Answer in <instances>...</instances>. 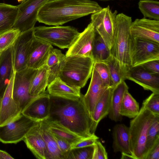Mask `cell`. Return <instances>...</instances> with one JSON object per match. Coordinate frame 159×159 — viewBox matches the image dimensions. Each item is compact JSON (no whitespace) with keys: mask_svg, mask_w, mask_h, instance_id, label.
<instances>
[{"mask_svg":"<svg viewBox=\"0 0 159 159\" xmlns=\"http://www.w3.org/2000/svg\"><path fill=\"white\" fill-rule=\"evenodd\" d=\"M134 38H139L159 43V20L146 18L136 19L130 27Z\"/></svg>","mask_w":159,"mask_h":159,"instance_id":"obj_16","label":"cell"},{"mask_svg":"<svg viewBox=\"0 0 159 159\" xmlns=\"http://www.w3.org/2000/svg\"><path fill=\"white\" fill-rule=\"evenodd\" d=\"M134 39L132 67L139 66L148 61L159 60V43L139 38Z\"/></svg>","mask_w":159,"mask_h":159,"instance_id":"obj_12","label":"cell"},{"mask_svg":"<svg viewBox=\"0 0 159 159\" xmlns=\"http://www.w3.org/2000/svg\"><path fill=\"white\" fill-rule=\"evenodd\" d=\"M83 95L77 100L50 96V115L47 119L58 122L81 137H91L95 134L92 131V119Z\"/></svg>","mask_w":159,"mask_h":159,"instance_id":"obj_1","label":"cell"},{"mask_svg":"<svg viewBox=\"0 0 159 159\" xmlns=\"http://www.w3.org/2000/svg\"><path fill=\"white\" fill-rule=\"evenodd\" d=\"M104 62L108 67L114 88L126 80V71L119 61L111 55Z\"/></svg>","mask_w":159,"mask_h":159,"instance_id":"obj_30","label":"cell"},{"mask_svg":"<svg viewBox=\"0 0 159 159\" xmlns=\"http://www.w3.org/2000/svg\"><path fill=\"white\" fill-rule=\"evenodd\" d=\"M94 62L89 57L66 56L61 64L58 77L67 84L80 89L91 76Z\"/></svg>","mask_w":159,"mask_h":159,"instance_id":"obj_4","label":"cell"},{"mask_svg":"<svg viewBox=\"0 0 159 159\" xmlns=\"http://www.w3.org/2000/svg\"><path fill=\"white\" fill-rule=\"evenodd\" d=\"M52 48L51 44L34 37L30 51L27 67L37 70L43 66Z\"/></svg>","mask_w":159,"mask_h":159,"instance_id":"obj_19","label":"cell"},{"mask_svg":"<svg viewBox=\"0 0 159 159\" xmlns=\"http://www.w3.org/2000/svg\"><path fill=\"white\" fill-rule=\"evenodd\" d=\"M66 55L60 50L52 48L50 51L45 65L48 68L60 65L64 60Z\"/></svg>","mask_w":159,"mask_h":159,"instance_id":"obj_38","label":"cell"},{"mask_svg":"<svg viewBox=\"0 0 159 159\" xmlns=\"http://www.w3.org/2000/svg\"><path fill=\"white\" fill-rule=\"evenodd\" d=\"M49 68L46 65L38 69L30 83V94L36 97L45 92L48 84Z\"/></svg>","mask_w":159,"mask_h":159,"instance_id":"obj_27","label":"cell"},{"mask_svg":"<svg viewBox=\"0 0 159 159\" xmlns=\"http://www.w3.org/2000/svg\"><path fill=\"white\" fill-rule=\"evenodd\" d=\"M25 0H17L18 2H22Z\"/></svg>","mask_w":159,"mask_h":159,"instance_id":"obj_48","label":"cell"},{"mask_svg":"<svg viewBox=\"0 0 159 159\" xmlns=\"http://www.w3.org/2000/svg\"><path fill=\"white\" fill-rule=\"evenodd\" d=\"M44 120L52 133L64 139L71 145L86 138L74 133L56 121L48 119Z\"/></svg>","mask_w":159,"mask_h":159,"instance_id":"obj_29","label":"cell"},{"mask_svg":"<svg viewBox=\"0 0 159 159\" xmlns=\"http://www.w3.org/2000/svg\"><path fill=\"white\" fill-rule=\"evenodd\" d=\"M126 79L134 82L144 90L159 94V74L150 72L138 66L132 67L127 71Z\"/></svg>","mask_w":159,"mask_h":159,"instance_id":"obj_17","label":"cell"},{"mask_svg":"<svg viewBox=\"0 0 159 159\" xmlns=\"http://www.w3.org/2000/svg\"><path fill=\"white\" fill-rule=\"evenodd\" d=\"M139 66L150 72L159 74V60L148 61Z\"/></svg>","mask_w":159,"mask_h":159,"instance_id":"obj_43","label":"cell"},{"mask_svg":"<svg viewBox=\"0 0 159 159\" xmlns=\"http://www.w3.org/2000/svg\"><path fill=\"white\" fill-rule=\"evenodd\" d=\"M40 129L47 150V159H64L53 134L49 129L45 120L39 121Z\"/></svg>","mask_w":159,"mask_h":159,"instance_id":"obj_28","label":"cell"},{"mask_svg":"<svg viewBox=\"0 0 159 159\" xmlns=\"http://www.w3.org/2000/svg\"><path fill=\"white\" fill-rule=\"evenodd\" d=\"M158 141H159V116H157L150 126L148 131L145 145L146 156L149 151Z\"/></svg>","mask_w":159,"mask_h":159,"instance_id":"obj_34","label":"cell"},{"mask_svg":"<svg viewBox=\"0 0 159 159\" xmlns=\"http://www.w3.org/2000/svg\"><path fill=\"white\" fill-rule=\"evenodd\" d=\"M93 23L91 22L68 48L66 56H77L93 59V50L96 36Z\"/></svg>","mask_w":159,"mask_h":159,"instance_id":"obj_13","label":"cell"},{"mask_svg":"<svg viewBox=\"0 0 159 159\" xmlns=\"http://www.w3.org/2000/svg\"><path fill=\"white\" fill-rule=\"evenodd\" d=\"M23 140L37 158L47 159V148L39 121L27 133Z\"/></svg>","mask_w":159,"mask_h":159,"instance_id":"obj_20","label":"cell"},{"mask_svg":"<svg viewBox=\"0 0 159 159\" xmlns=\"http://www.w3.org/2000/svg\"><path fill=\"white\" fill-rule=\"evenodd\" d=\"M38 122L21 113L16 120L0 126V141L16 144L23 140L27 133Z\"/></svg>","mask_w":159,"mask_h":159,"instance_id":"obj_8","label":"cell"},{"mask_svg":"<svg viewBox=\"0 0 159 159\" xmlns=\"http://www.w3.org/2000/svg\"><path fill=\"white\" fill-rule=\"evenodd\" d=\"M15 73L0 98V126L16 120L21 114L12 96Z\"/></svg>","mask_w":159,"mask_h":159,"instance_id":"obj_14","label":"cell"},{"mask_svg":"<svg viewBox=\"0 0 159 159\" xmlns=\"http://www.w3.org/2000/svg\"><path fill=\"white\" fill-rule=\"evenodd\" d=\"M1 52H0V53Z\"/></svg>","mask_w":159,"mask_h":159,"instance_id":"obj_50","label":"cell"},{"mask_svg":"<svg viewBox=\"0 0 159 159\" xmlns=\"http://www.w3.org/2000/svg\"><path fill=\"white\" fill-rule=\"evenodd\" d=\"M14 159V158L7 152L0 150V159Z\"/></svg>","mask_w":159,"mask_h":159,"instance_id":"obj_45","label":"cell"},{"mask_svg":"<svg viewBox=\"0 0 159 159\" xmlns=\"http://www.w3.org/2000/svg\"><path fill=\"white\" fill-rule=\"evenodd\" d=\"M145 159H159V141L149 151Z\"/></svg>","mask_w":159,"mask_h":159,"instance_id":"obj_44","label":"cell"},{"mask_svg":"<svg viewBox=\"0 0 159 159\" xmlns=\"http://www.w3.org/2000/svg\"><path fill=\"white\" fill-rule=\"evenodd\" d=\"M121 157V159H135V158L131 154L122 152Z\"/></svg>","mask_w":159,"mask_h":159,"instance_id":"obj_46","label":"cell"},{"mask_svg":"<svg viewBox=\"0 0 159 159\" xmlns=\"http://www.w3.org/2000/svg\"><path fill=\"white\" fill-rule=\"evenodd\" d=\"M112 134V148L114 152L131 154L129 128L124 124H116L113 128Z\"/></svg>","mask_w":159,"mask_h":159,"instance_id":"obj_25","label":"cell"},{"mask_svg":"<svg viewBox=\"0 0 159 159\" xmlns=\"http://www.w3.org/2000/svg\"><path fill=\"white\" fill-rule=\"evenodd\" d=\"M142 104L152 113L159 116V94L152 93Z\"/></svg>","mask_w":159,"mask_h":159,"instance_id":"obj_39","label":"cell"},{"mask_svg":"<svg viewBox=\"0 0 159 159\" xmlns=\"http://www.w3.org/2000/svg\"><path fill=\"white\" fill-rule=\"evenodd\" d=\"M50 96L45 92L34 98L21 113L34 120L39 121L48 119L50 115Z\"/></svg>","mask_w":159,"mask_h":159,"instance_id":"obj_15","label":"cell"},{"mask_svg":"<svg viewBox=\"0 0 159 159\" xmlns=\"http://www.w3.org/2000/svg\"><path fill=\"white\" fill-rule=\"evenodd\" d=\"M53 135L58 147L63 156L64 159H67L71 149V144L61 138L54 134Z\"/></svg>","mask_w":159,"mask_h":159,"instance_id":"obj_40","label":"cell"},{"mask_svg":"<svg viewBox=\"0 0 159 159\" xmlns=\"http://www.w3.org/2000/svg\"><path fill=\"white\" fill-rule=\"evenodd\" d=\"M71 26H39L33 28L34 37L61 49L69 48L80 34Z\"/></svg>","mask_w":159,"mask_h":159,"instance_id":"obj_6","label":"cell"},{"mask_svg":"<svg viewBox=\"0 0 159 159\" xmlns=\"http://www.w3.org/2000/svg\"><path fill=\"white\" fill-rule=\"evenodd\" d=\"M138 7L144 18L159 20V2L154 0H140Z\"/></svg>","mask_w":159,"mask_h":159,"instance_id":"obj_33","label":"cell"},{"mask_svg":"<svg viewBox=\"0 0 159 159\" xmlns=\"http://www.w3.org/2000/svg\"><path fill=\"white\" fill-rule=\"evenodd\" d=\"M139 103L126 90L124 95L120 109V114L130 119L135 117L139 113Z\"/></svg>","mask_w":159,"mask_h":159,"instance_id":"obj_31","label":"cell"},{"mask_svg":"<svg viewBox=\"0 0 159 159\" xmlns=\"http://www.w3.org/2000/svg\"></svg>","mask_w":159,"mask_h":159,"instance_id":"obj_49","label":"cell"},{"mask_svg":"<svg viewBox=\"0 0 159 159\" xmlns=\"http://www.w3.org/2000/svg\"><path fill=\"white\" fill-rule=\"evenodd\" d=\"M129 87L125 81H123L114 87L112 90L109 114V118L117 122L121 121L122 116L120 114V109L123 96Z\"/></svg>","mask_w":159,"mask_h":159,"instance_id":"obj_24","label":"cell"},{"mask_svg":"<svg viewBox=\"0 0 159 159\" xmlns=\"http://www.w3.org/2000/svg\"><path fill=\"white\" fill-rule=\"evenodd\" d=\"M114 88L109 87L105 92L96 104L91 116L92 132L95 134L100 121L108 115L109 111L111 93Z\"/></svg>","mask_w":159,"mask_h":159,"instance_id":"obj_23","label":"cell"},{"mask_svg":"<svg viewBox=\"0 0 159 159\" xmlns=\"http://www.w3.org/2000/svg\"><path fill=\"white\" fill-rule=\"evenodd\" d=\"M142 104L139 113L130 121L129 128L131 154L135 159H145L148 128L157 116Z\"/></svg>","mask_w":159,"mask_h":159,"instance_id":"obj_5","label":"cell"},{"mask_svg":"<svg viewBox=\"0 0 159 159\" xmlns=\"http://www.w3.org/2000/svg\"><path fill=\"white\" fill-rule=\"evenodd\" d=\"M52 0H25L17 5L18 12L12 28L21 33L33 29L37 21V15L40 7Z\"/></svg>","mask_w":159,"mask_h":159,"instance_id":"obj_10","label":"cell"},{"mask_svg":"<svg viewBox=\"0 0 159 159\" xmlns=\"http://www.w3.org/2000/svg\"><path fill=\"white\" fill-rule=\"evenodd\" d=\"M80 89L70 86L57 77L47 86L48 93L50 96L72 100H79L82 94Z\"/></svg>","mask_w":159,"mask_h":159,"instance_id":"obj_21","label":"cell"},{"mask_svg":"<svg viewBox=\"0 0 159 159\" xmlns=\"http://www.w3.org/2000/svg\"><path fill=\"white\" fill-rule=\"evenodd\" d=\"M94 145L71 149L67 159H92Z\"/></svg>","mask_w":159,"mask_h":159,"instance_id":"obj_36","label":"cell"},{"mask_svg":"<svg viewBox=\"0 0 159 159\" xmlns=\"http://www.w3.org/2000/svg\"><path fill=\"white\" fill-rule=\"evenodd\" d=\"M99 138L95 134L91 137L83 140L71 145V149L86 147L94 145Z\"/></svg>","mask_w":159,"mask_h":159,"instance_id":"obj_42","label":"cell"},{"mask_svg":"<svg viewBox=\"0 0 159 159\" xmlns=\"http://www.w3.org/2000/svg\"><path fill=\"white\" fill-rule=\"evenodd\" d=\"M98 35L96 33L93 45V59L94 62H104L111 55L110 50L102 37Z\"/></svg>","mask_w":159,"mask_h":159,"instance_id":"obj_32","label":"cell"},{"mask_svg":"<svg viewBox=\"0 0 159 159\" xmlns=\"http://www.w3.org/2000/svg\"><path fill=\"white\" fill-rule=\"evenodd\" d=\"M21 33L18 29L12 28L0 34V52L11 47Z\"/></svg>","mask_w":159,"mask_h":159,"instance_id":"obj_35","label":"cell"},{"mask_svg":"<svg viewBox=\"0 0 159 159\" xmlns=\"http://www.w3.org/2000/svg\"><path fill=\"white\" fill-rule=\"evenodd\" d=\"M38 70L27 67L21 71L15 72L12 96L21 112L35 97L30 94V88L31 81Z\"/></svg>","mask_w":159,"mask_h":159,"instance_id":"obj_9","label":"cell"},{"mask_svg":"<svg viewBox=\"0 0 159 159\" xmlns=\"http://www.w3.org/2000/svg\"><path fill=\"white\" fill-rule=\"evenodd\" d=\"M109 88L93 67L90 84L86 93L83 95L85 105L91 116L96 104Z\"/></svg>","mask_w":159,"mask_h":159,"instance_id":"obj_18","label":"cell"},{"mask_svg":"<svg viewBox=\"0 0 159 159\" xmlns=\"http://www.w3.org/2000/svg\"><path fill=\"white\" fill-rule=\"evenodd\" d=\"M12 46L0 53V98L15 73L13 65Z\"/></svg>","mask_w":159,"mask_h":159,"instance_id":"obj_22","label":"cell"},{"mask_svg":"<svg viewBox=\"0 0 159 159\" xmlns=\"http://www.w3.org/2000/svg\"><path fill=\"white\" fill-rule=\"evenodd\" d=\"M132 18L123 13L117 15L111 55L117 60L126 72L131 67L134 38L130 27Z\"/></svg>","mask_w":159,"mask_h":159,"instance_id":"obj_3","label":"cell"},{"mask_svg":"<svg viewBox=\"0 0 159 159\" xmlns=\"http://www.w3.org/2000/svg\"><path fill=\"white\" fill-rule=\"evenodd\" d=\"M102 8L97 2L91 0H52L39 9L37 20L47 25L60 26Z\"/></svg>","mask_w":159,"mask_h":159,"instance_id":"obj_2","label":"cell"},{"mask_svg":"<svg viewBox=\"0 0 159 159\" xmlns=\"http://www.w3.org/2000/svg\"><path fill=\"white\" fill-rule=\"evenodd\" d=\"M93 68L98 72L105 84L109 87L114 88L108 67L105 63L94 62Z\"/></svg>","mask_w":159,"mask_h":159,"instance_id":"obj_37","label":"cell"},{"mask_svg":"<svg viewBox=\"0 0 159 159\" xmlns=\"http://www.w3.org/2000/svg\"><path fill=\"white\" fill-rule=\"evenodd\" d=\"M34 38L33 29L21 33L12 45V59L15 72L27 67L30 51Z\"/></svg>","mask_w":159,"mask_h":159,"instance_id":"obj_11","label":"cell"},{"mask_svg":"<svg viewBox=\"0 0 159 159\" xmlns=\"http://www.w3.org/2000/svg\"><path fill=\"white\" fill-rule=\"evenodd\" d=\"M18 12L17 5L0 2V34L13 28Z\"/></svg>","mask_w":159,"mask_h":159,"instance_id":"obj_26","label":"cell"},{"mask_svg":"<svg viewBox=\"0 0 159 159\" xmlns=\"http://www.w3.org/2000/svg\"><path fill=\"white\" fill-rule=\"evenodd\" d=\"M98 1H113V0H97Z\"/></svg>","mask_w":159,"mask_h":159,"instance_id":"obj_47","label":"cell"},{"mask_svg":"<svg viewBox=\"0 0 159 159\" xmlns=\"http://www.w3.org/2000/svg\"><path fill=\"white\" fill-rule=\"evenodd\" d=\"M107 153L105 148L98 140L94 145V149L92 159H107Z\"/></svg>","mask_w":159,"mask_h":159,"instance_id":"obj_41","label":"cell"},{"mask_svg":"<svg viewBox=\"0 0 159 159\" xmlns=\"http://www.w3.org/2000/svg\"><path fill=\"white\" fill-rule=\"evenodd\" d=\"M117 13L116 10L113 12L108 6L91 16V22L96 33L102 37L110 50L113 44Z\"/></svg>","mask_w":159,"mask_h":159,"instance_id":"obj_7","label":"cell"}]
</instances>
